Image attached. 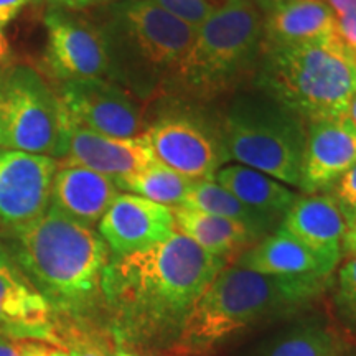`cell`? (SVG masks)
I'll list each match as a JSON object with an SVG mask.
<instances>
[{"label":"cell","mask_w":356,"mask_h":356,"mask_svg":"<svg viewBox=\"0 0 356 356\" xmlns=\"http://www.w3.org/2000/svg\"><path fill=\"white\" fill-rule=\"evenodd\" d=\"M225 267L175 231L163 243L109 261L102 293L122 333L177 340L190 310Z\"/></svg>","instance_id":"cell-1"},{"label":"cell","mask_w":356,"mask_h":356,"mask_svg":"<svg viewBox=\"0 0 356 356\" xmlns=\"http://www.w3.org/2000/svg\"><path fill=\"white\" fill-rule=\"evenodd\" d=\"M327 279L282 277L239 266L225 267L185 318L178 348L204 351L261 322L296 314L325 289Z\"/></svg>","instance_id":"cell-2"},{"label":"cell","mask_w":356,"mask_h":356,"mask_svg":"<svg viewBox=\"0 0 356 356\" xmlns=\"http://www.w3.org/2000/svg\"><path fill=\"white\" fill-rule=\"evenodd\" d=\"M17 236V261L53 312L79 315L102 292L109 249L99 233L56 208Z\"/></svg>","instance_id":"cell-3"},{"label":"cell","mask_w":356,"mask_h":356,"mask_svg":"<svg viewBox=\"0 0 356 356\" xmlns=\"http://www.w3.org/2000/svg\"><path fill=\"white\" fill-rule=\"evenodd\" d=\"M257 89L307 122L348 115L356 95V55L333 37L307 43H262Z\"/></svg>","instance_id":"cell-4"},{"label":"cell","mask_w":356,"mask_h":356,"mask_svg":"<svg viewBox=\"0 0 356 356\" xmlns=\"http://www.w3.org/2000/svg\"><path fill=\"white\" fill-rule=\"evenodd\" d=\"M305 136L299 115L259 89L236 96L218 131L226 160L291 186L300 185Z\"/></svg>","instance_id":"cell-5"},{"label":"cell","mask_w":356,"mask_h":356,"mask_svg":"<svg viewBox=\"0 0 356 356\" xmlns=\"http://www.w3.org/2000/svg\"><path fill=\"white\" fill-rule=\"evenodd\" d=\"M264 17L251 0H225L197 30L177 76L197 95L225 91L261 55Z\"/></svg>","instance_id":"cell-6"},{"label":"cell","mask_w":356,"mask_h":356,"mask_svg":"<svg viewBox=\"0 0 356 356\" xmlns=\"http://www.w3.org/2000/svg\"><path fill=\"white\" fill-rule=\"evenodd\" d=\"M0 147L33 155H61L63 127L58 96L33 70L0 73Z\"/></svg>","instance_id":"cell-7"},{"label":"cell","mask_w":356,"mask_h":356,"mask_svg":"<svg viewBox=\"0 0 356 356\" xmlns=\"http://www.w3.org/2000/svg\"><path fill=\"white\" fill-rule=\"evenodd\" d=\"M56 168L47 155L0 150V233L19 234L47 213Z\"/></svg>","instance_id":"cell-8"},{"label":"cell","mask_w":356,"mask_h":356,"mask_svg":"<svg viewBox=\"0 0 356 356\" xmlns=\"http://www.w3.org/2000/svg\"><path fill=\"white\" fill-rule=\"evenodd\" d=\"M58 101L66 119L89 131L118 139H134L145 132L139 102L104 79L65 81Z\"/></svg>","instance_id":"cell-9"},{"label":"cell","mask_w":356,"mask_h":356,"mask_svg":"<svg viewBox=\"0 0 356 356\" xmlns=\"http://www.w3.org/2000/svg\"><path fill=\"white\" fill-rule=\"evenodd\" d=\"M157 162L190 180H215L226 162L218 134L186 115H167L142 134Z\"/></svg>","instance_id":"cell-10"},{"label":"cell","mask_w":356,"mask_h":356,"mask_svg":"<svg viewBox=\"0 0 356 356\" xmlns=\"http://www.w3.org/2000/svg\"><path fill=\"white\" fill-rule=\"evenodd\" d=\"M132 48L150 68L177 76L197 30L150 0H129L119 10Z\"/></svg>","instance_id":"cell-11"},{"label":"cell","mask_w":356,"mask_h":356,"mask_svg":"<svg viewBox=\"0 0 356 356\" xmlns=\"http://www.w3.org/2000/svg\"><path fill=\"white\" fill-rule=\"evenodd\" d=\"M47 25V61L63 81L102 79L111 68L108 42L95 26L53 10Z\"/></svg>","instance_id":"cell-12"},{"label":"cell","mask_w":356,"mask_h":356,"mask_svg":"<svg viewBox=\"0 0 356 356\" xmlns=\"http://www.w3.org/2000/svg\"><path fill=\"white\" fill-rule=\"evenodd\" d=\"M63 165H79L118 181L157 162L142 136L118 139L71 122L61 113Z\"/></svg>","instance_id":"cell-13"},{"label":"cell","mask_w":356,"mask_h":356,"mask_svg":"<svg viewBox=\"0 0 356 356\" xmlns=\"http://www.w3.org/2000/svg\"><path fill=\"white\" fill-rule=\"evenodd\" d=\"M99 236L114 257L144 251L175 233L173 208L137 195H118L97 222Z\"/></svg>","instance_id":"cell-14"},{"label":"cell","mask_w":356,"mask_h":356,"mask_svg":"<svg viewBox=\"0 0 356 356\" xmlns=\"http://www.w3.org/2000/svg\"><path fill=\"white\" fill-rule=\"evenodd\" d=\"M356 165V127L348 115L309 124L299 188L314 195L330 191Z\"/></svg>","instance_id":"cell-15"},{"label":"cell","mask_w":356,"mask_h":356,"mask_svg":"<svg viewBox=\"0 0 356 356\" xmlns=\"http://www.w3.org/2000/svg\"><path fill=\"white\" fill-rule=\"evenodd\" d=\"M0 337L58 343L50 304L8 259L0 262Z\"/></svg>","instance_id":"cell-16"},{"label":"cell","mask_w":356,"mask_h":356,"mask_svg":"<svg viewBox=\"0 0 356 356\" xmlns=\"http://www.w3.org/2000/svg\"><path fill=\"white\" fill-rule=\"evenodd\" d=\"M280 228L299 239L333 270L343 259L341 246L348 226L330 193H314L297 198Z\"/></svg>","instance_id":"cell-17"},{"label":"cell","mask_w":356,"mask_h":356,"mask_svg":"<svg viewBox=\"0 0 356 356\" xmlns=\"http://www.w3.org/2000/svg\"><path fill=\"white\" fill-rule=\"evenodd\" d=\"M118 195V185L109 177L79 165L61 163L53 177L50 207L92 228L101 221Z\"/></svg>","instance_id":"cell-18"},{"label":"cell","mask_w":356,"mask_h":356,"mask_svg":"<svg viewBox=\"0 0 356 356\" xmlns=\"http://www.w3.org/2000/svg\"><path fill=\"white\" fill-rule=\"evenodd\" d=\"M234 266L282 277L328 279L333 273L318 256L280 226L246 249Z\"/></svg>","instance_id":"cell-19"},{"label":"cell","mask_w":356,"mask_h":356,"mask_svg":"<svg viewBox=\"0 0 356 356\" xmlns=\"http://www.w3.org/2000/svg\"><path fill=\"white\" fill-rule=\"evenodd\" d=\"M338 37L337 19L325 0H284L264 19V42L292 44Z\"/></svg>","instance_id":"cell-20"},{"label":"cell","mask_w":356,"mask_h":356,"mask_svg":"<svg viewBox=\"0 0 356 356\" xmlns=\"http://www.w3.org/2000/svg\"><path fill=\"white\" fill-rule=\"evenodd\" d=\"M215 181L274 226H277L279 221L282 222L292 204L299 198L292 188L275 178L239 163L220 168Z\"/></svg>","instance_id":"cell-21"},{"label":"cell","mask_w":356,"mask_h":356,"mask_svg":"<svg viewBox=\"0 0 356 356\" xmlns=\"http://www.w3.org/2000/svg\"><path fill=\"white\" fill-rule=\"evenodd\" d=\"M173 216L175 231L225 262H228L231 257L238 259L244 249H249V246L259 241L241 222L210 213L173 208Z\"/></svg>","instance_id":"cell-22"},{"label":"cell","mask_w":356,"mask_h":356,"mask_svg":"<svg viewBox=\"0 0 356 356\" xmlns=\"http://www.w3.org/2000/svg\"><path fill=\"white\" fill-rule=\"evenodd\" d=\"M180 208L204 211L210 213V215L226 218V220L241 222L257 239L264 238V236L277 229V226H274L266 218L248 208L246 204L239 202L233 193L222 188L215 180H195Z\"/></svg>","instance_id":"cell-23"},{"label":"cell","mask_w":356,"mask_h":356,"mask_svg":"<svg viewBox=\"0 0 356 356\" xmlns=\"http://www.w3.org/2000/svg\"><path fill=\"white\" fill-rule=\"evenodd\" d=\"M343 345L320 320H304L275 333L256 356H341Z\"/></svg>","instance_id":"cell-24"},{"label":"cell","mask_w":356,"mask_h":356,"mask_svg":"<svg viewBox=\"0 0 356 356\" xmlns=\"http://www.w3.org/2000/svg\"><path fill=\"white\" fill-rule=\"evenodd\" d=\"M193 181L160 162H155L144 170L121 178L115 185L118 188L131 191L150 202L165 204L168 208H180Z\"/></svg>","instance_id":"cell-25"},{"label":"cell","mask_w":356,"mask_h":356,"mask_svg":"<svg viewBox=\"0 0 356 356\" xmlns=\"http://www.w3.org/2000/svg\"><path fill=\"white\" fill-rule=\"evenodd\" d=\"M335 307L341 322L356 333V256L350 257L338 270Z\"/></svg>","instance_id":"cell-26"},{"label":"cell","mask_w":356,"mask_h":356,"mask_svg":"<svg viewBox=\"0 0 356 356\" xmlns=\"http://www.w3.org/2000/svg\"><path fill=\"white\" fill-rule=\"evenodd\" d=\"M185 24L200 29L222 2L218 0H150Z\"/></svg>","instance_id":"cell-27"},{"label":"cell","mask_w":356,"mask_h":356,"mask_svg":"<svg viewBox=\"0 0 356 356\" xmlns=\"http://www.w3.org/2000/svg\"><path fill=\"white\" fill-rule=\"evenodd\" d=\"M330 191L345 218L346 226L351 228L356 222V165L350 168Z\"/></svg>","instance_id":"cell-28"},{"label":"cell","mask_w":356,"mask_h":356,"mask_svg":"<svg viewBox=\"0 0 356 356\" xmlns=\"http://www.w3.org/2000/svg\"><path fill=\"white\" fill-rule=\"evenodd\" d=\"M48 346L50 345L40 341L0 337V356H43Z\"/></svg>","instance_id":"cell-29"},{"label":"cell","mask_w":356,"mask_h":356,"mask_svg":"<svg viewBox=\"0 0 356 356\" xmlns=\"http://www.w3.org/2000/svg\"><path fill=\"white\" fill-rule=\"evenodd\" d=\"M337 33L341 42L356 55V13L337 19Z\"/></svg>","instance_id":"cell-30"},{"label":"cell","mask_w":356,"mask_h":356,"mask_svg":"<svg viewBox=\"0 0 356 356\" xmlns=\"http://www.w3.org/2000/svg\"><path fill=\"white\" fill-rule=\"evenodd\" d=\"M30 0H0V26L15 19Z\"/></svg>","instance_id":"cell-31"},{"label":"cell","mask_w":356,"mask_h":356,"mask_svg":"<svg viewBox=\"0 0 356 356\" xmlns=\"http://www.w3.org/2000/svg\"><path fill=\"white\" fill-rule=\"evenodd\" d=\"M325 2L332 8L335 19L356 13V0H325Z\"/></svg>","instance_id":"cell-32"},{"label":"cell","mask_w":356,"mask_h":356,"mask_svg":"<svg viewBox=\"0 0 356 356\" xmlns=\"http://www.w3.org/2000/svg\"><path fill=\"white\" fill-rule=\"evenodd\" d=\"M341 252H343L345 259L356 256V222L351 228L346 231L343 238V246H341Z\"/></svg>","instance_id":"cell-33"},{"label":"cell","mask_w":356,"mask_h":356,"mask_svg":"<svg viewBox=\"0 0 356 356\" xmlns=\"http://www.w3.org/2000/svg\"><path fill=\"white\" fill-rule=\"evenodd\" d=\"M60 6L70 7V8H84L92 6H102V3L115 2V0H55Z\"/></svg>","instance_id":"cell-34"},{"label":"cell","mask_w":356,"mask_h":356,"mask_svg":"<svg viewBox=\"0 0 356 356\" xmlns=\"http://www.w3.org/2000/svg\"><path fill=\"white\" fill-rule=\"evenodd\" d=\"M68 355L70 356H104L99 350L95 348V346H88V345L74 346V348H71Z\"/></svg>","instance_id":"cell-35"},{"label":"cell","mask_w":356,"mask_h":356,"mask_svg":"<svg viewBox=\"0 0 356 356\" xmlns=\"http://www.w3.org/2000/svg\"><path fill=\"white\" fill-rule=\"evenodd\" d=\"M8 55H10V47H8L7 37L3 35L2 26H0V63H3L8 58Z\"/></svg>","instance_id":"cell-36"},{"label":"cell","mask_w":356,"mask_h":356,"mask_svg":"<svg viewBox=\"0 0 356 356\" xmlns=\"http://www.w3.org/2000/svg\"><path fill=\"white\" fill-rule=\"evenodd\" d=\"M256 7H261L262 10L270 12L274 7H277L279 3H282L284 0H251Z\"/></svg>","instance_id":"cell-37"},{"label":"cell","mask_w":356,"mask_h":356,"mask_svg":"<svg viewBox=\"0 0 356 356\" xmlns=\"http://www.w3.org/2000/svg\"><path fill=\"white\" fill-rule=\"evenodd\" d=\"M43 356H70L68 351L61 350V348H53V346H48V350L44 351Z\"/></svg>","instance_id":"cell-38"},{"label":"cell","mask_w":356,"mask_h":356,"mask_svg":"<svg viewBox=\"0 0 356 356\" xmlns=\"http://www.w3.org/2000/svg\"><path fill=\"white\" fill-rule=\"evenodd\" d=\"M348 118H350V121L353 122V124H355V127H356V95L353 96V99H351V102H350Z\"/></svg>","instance_id":"cell-39"},{"label":"cell","mask_w":356,"mask_h":356,"mask_svg":"<svg viewBox=\"0 0 356 356\" xmlns=\"http://www.w3.org/2000/svg\"><path fill=\"white\" fill-rule=\"evenodd\" d=\"M114 356H139V355H134L131 351H126V350H119Z\"/></svg>","instance_id":"cell-40"},{"label":"cell","mask_w":356,"mask_h":356,"mask_svg":"<svg viewBox=\"0 0 356 356\" xmlns=\"http://www.w3.org/2000/svg\"><path fill=\"white\" fill-rule=\"evenodd\" d=\"M7 259H8V257L6 256V252H3L2 248H0V262H3V261H7Z\"/></svg>","instance_id":"cell-41"},{"label":"cell","mask_w":356,"mask_h":356,"mask_svg":"<svg viewBox=\"0 0 356 356\" xmlns=\"http://www.w3.org/2000/svg\"><path fill=\"white\" fill-rule=\"evenodd\" d=\"M0 149H2V147H0Z\"/></svg>","instance_id":"cell-42"}]
</instances>
